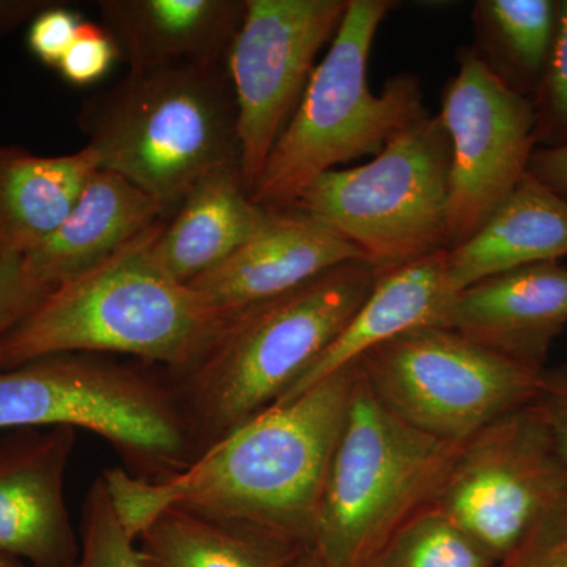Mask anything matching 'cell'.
I'll return each mask as SVG.
<instances>
[{
  "instance_id": "1",
  "label": "cell",
  "mask_w": 567,
  "mask_h": 567,
  "mask_svg": "<svg viewBox=\"0 0 567 567\" xmlns=\"http://www.w3.org/2000/svg\"><path fill=\"white\" fill-rule=\"evenodd\" d=\"M357 382V363L265 410L216 443L188 470L151 483L123 468L103 473L130 535L171 506L240 522L305 548Z\"/></svg>"
},
{
  "instance_id": "2",
  "label": "cell",
  "mask_w": 567,
  "mask_h": 567,
  "mask_svg": "<svg viewBox=\"0 0 567 567\" xmlns=\"http://www.w3.org/2000/svg\"><path fill=\"white\" fill-rule=\"evenodd\" d=\"M352 260L224 315L192 363L171 372L200 456L270 409L344 330L379 281Z\"/></svg>"
},
{
  "instance_id": "3",
  "label": "cell",
  "mask_w": 567,
  "mask_h": 567,
  "mask_svg": "<svg viewBox=\"0 0 567 567\" xmlns=\"http://www.w3.org/2000/svg\"><path fill=\"white\" fill-rule=\"evenodd\" d=\"M164 221L87 274L52 289L2 342L0 371L58 353L133 358L177 372L224 315L153 257Z\"/></svg>"
},
{
  "instance_id": "4",
  "label": "cell",
  "mask_w": 567,
  "mask_h": 567,
  "mask_svg": "<svg viewBox=\"0 0 567 567\" xmlns=\"http://www.w3.org/2000/svg\"><path fill=\"white\" fill-rule=\"evenodd\" d=\"M100 169L121 175L167 212L205 175L240 166L227 62L128 71L78 117Z\"/></svg>"
},
{
  "instance_id": "5",
  "label": "cell",
  "mask_w": 567,
  "mask_h": 567,
  "mask_svg": "<svg viewBox=\"0 0 567 567\" xmlns=\"http://www.w3.org/2000/svg\"><path fill=\"white\" fill-rule=\"evenodd\" d=\"M84 429L137 480L159 483L200 457L173 375L114 354L58 353L0 371V431Z\"/></svg>"
},
{
  "instance_id": "6",
  "label": "cell",
  "mask_w": 567,
  "mask_h": 567,
  "mask_svg": "<svg viewBox=\"0 0 567 567\" xmlns=\"http://www.w3.org/2000/svg\"><path fill=\"white\" fill-rule=\"evenodd\" d=\"M394 7L393 0H349L330 50L254 183V203L267 210L293 207L317 177L339 164L374 158L427 112L413 74L391 78L379 95L369 87L372 44Z\"/></svg>"
},
{
  "instance_id": "7",
  "label": "cell",
  "mask_w": 567,
  "mask_h": 567,
  "mask_svg": "<svg viewBox=\"0 0 567 567\" xmlns=\"http://www.w3.org/2000/svg\"><path fill=\"white\" fill-rule=\"evenodd\" d=\"M458 446L391 413L357 363L311 548L333 567H364L405 522L431 506Z\"/></svg>"
},
{
  "instance_id": "8",
  "label": "cell",
  "mask_w": 567,
  "mask_h": 567,
  "mask_svg": "<svg viewBox=\"0 0 567 567\" xmlns=\"http://www.w3.org/2000/svg\"><path fill=\"white\" fill-rule=\"evenodd\" d=\"M450 140L425 112L361 166L328 171L293 207L333 229L386 275L450 251Z\"/></svg>"
},
{
  "instance_id": "9",
  "label": "cell",
  "mask_w": 567,
  "mask_h": 567,
  "mask_svg": "<svg viewBox=\"0 0 567 567\" xmlns=\"http://www.w3.org/2000/svg\"><path fill=\"white\" fill-rule=\"evenodd\" d=\"M357 363L391 413L451 443L535 401L544 374L440 327L406 331Z\"/></svg>"
},
{
  "instance_id": "10",
  "label": "cell",
  "mask_w": 567,
  "mask_h": 567,
  "mask_svg": "<svg viewBox=\"0 0 567 567\" xmlns=\"http://www.w3.org/2000/svg\"><path fill=\"white\" fill-rule=\"evenodd\" d=\"M566 492L567 470L535 399L461 443L429 507L498 563Z\"/></svg>"
},
{
  "instance_id": "11",
  "label": "cell",
  "mask_w": 567,
  "mask_h": 567,
  "mask_svg": "<svg viewBox=\"0 0 567 567\" xmlns=\"http://www.w3.org/2000/svg\"><path fill=\"white\" fill-rule=\"evenodd\" d=\"M349 0H245L227 55L240 169L249 193L333 40Z\"/></svg>"
},
{
  "instance_id": "12",
  "label": "cell",
  "mask_w": 567,
  "mask_h": 567,
  "mask_svg": "<svg viewBox=\"0 0 567 567\" xmlns=\"http://www.w3.org/2000/svg\"><path fill=\"white\" fill-rule=\"evenodd\" d=\"M440 121L451 147L450 249L473 237L528 173L536 151L535 107L507 89L473 47L457 52Z\"/></svg>"
},
{
  "instance_id": "13",
  "label": "cell",
  "mask_w": 567,
  "mask_h": 567,
  "mask_svg": "<svg viewBox=\"0 0 567 567\" xmlns=\"http://www.w3.org/2000/svg\"><path fill=\"white\" fill-rule=\"evenodd\" d=\"M71 427L13 429L0 439V554L32 567H76L81 537L65 498Z\"/></svg>"
},
{
  "instance_id": "14",
  "label": "cell",
  "mask_w": 567,
  "mask_h": 567,
  "mask_svg": "<svg viewBox=\"0 0 567 567\" xmlns=\"http://www.w3.org/2000/svg\"><path fill=\"white\" fill-rule=\"evenodd\" d=\"M566 323L567 267L544 262L465 287L440 328L540 374Z\"/></svg>"
},
{
  "instance_id": "15",
  "label": "cell",
  "mask_w": 567,
  "mask_h": 567,
  "mask_svg": "<svg viewBox=\"0 0 567 567\" xmlns=\"http://www.w3.org/2000/svg\"><path fill=\"white\" fill-rule=\"evenodd\" d=\"M365 260L333 229L298 208L271 210L251 240L192 286L221 315L289 292L339 265Z\"/></svg>"
},
{
  "instance_id": "16",
  "label": "cell",
  "mask_w": 567,
  "mask_h": 567,
  "mask_svg": "<svg viewBox=\"0 0 567 567\" xmlns=\"http://www.w3.org/2000/svg\"><path fill=\"white\" fill-rule=\"evenodd\" d=\"M128 71L227 62L245 0H100Z\"/></svg>"
},
{
  "instance_id": "17",
  "label": "cell",
  "mask_w": 567,
  "mask_h": 567,
  "mask_svg": "<svg viewBox=\"0 0 567 567\" xmlns=\"http://www.w3.org/2000/svg\"><path fill=\"white\" fill-rule=\"evenodd\" d=\"M167 215L133 183L100 169L50 240L22 256L25 271L40 286L55 289L106 262Z\"/></svg>"
},
{
  "instance_id": "18",
  "label": "cell",
  "mask_w": 567,
  "mask_h": 567,
  "mask_svg": "<svg viewBox=\"0 0 567 567\" xmlns=\"http://www.w3.org/2000/svg\"><path fill=\"white\" fill-rule=\"evenodd\" d=\"M446 254L436 252L380 276L344 330L279 402L303 393L406 331L440 327L458 293L447 274Z\"/></svg>"
},
{
  "instance_id": "19",
  "label": "cell",
  "mask_w": 567,
  "mask_h": 567,
  "mask_svg": "<svg viewBox=\"0 0 567 567\" xmlns=\"http://www.w3.org/2000/svg\"><path fill=\"white\" fill-rule=\"evenodd\" d=\"M254 203L240 166L205 175L163 224L153 257L164 274L189 284L218 267L251 240L270 218Z\"/></svg>"
},
{
  "instance_id": "20",
  "label": "cell",
  "mask_w": 567,
  "mask_h": 567,
  "mask_svg": "<svg viewBox=\"0 0 567 567\" xmlns=\"http://www.w3.org/2000/svg\"><path fill=\"white\" fill-rule=\"evenodd\" d=\"M565 256L567 200L527 173L470 240L447 251L446 265L461 292L488 276Z\"/></svg>"
},
{
  "instance_id": "21",
  "label": "cell",
  "mask_w": 567,
  "mask_h": 567,
  "mask_svg": "<svg viewBox=\"0 0 567 567\" xmlns=\"http://www.w3.org/2000/svg\"><path fill=\"white\" fill-rule=\"evenodd\" d=\"M99 171L87 145L62 156L0 147V254L28 256L50 240Z\"/></svg>"
},
{
  "instance_id": "22",
  "label": "cell",
  "mask_w": 567,
  "mask_h": 567,
  "mask_svg": "<svg viewBox=\"0 0 567 567\" xmlns=\"http://www.w3.org/2000/svg\"><path fill=\"white\" fill-rule=\"evenodd\" d=\"M142 567H292L305 547L240 522L171 506L137 536Z\"/></svg>"
},
{
  "instance_id": "23",
  "label": "cell",
  "mask_w": 567,
  "mask_h": 567,
  "mask_svg": "<svg viewBox=\"0 0 567 567\" xmlns=\"http://www.w3.org/2000/svg\"><path fill=\"white\" fill-rule=\"evenodd\" d=\"M558 0H477L473 50L503 84L532 100L557 31Z\"/></svg>"
},
{
  "instance_id": "24",
  "label": "cell",
  "mask_w": 567,
  "mask_h": 567,
  "mask_svg": "<svg viewBox=\"0 0 567 567\" xmlns=\"http://www.w3.org/2000/svg\"><path fill=\"white\" fill-rule=\"evenodd\" d=\"M495 558L442 514L425 507L364 567H494Z\"/></svg>"
},
{
  "instance_id": "25",
  "label": "cell",
  "mask_w": 567,
  "mask_h": 567,
  "mask_svg": "<svg viewBox=\"0 0 567 567\" xmlns=\"http://www.w3.org/2000/svg\"><path fill=\"white\" fill-rule=\"evenodd\" d=\"M76 567H142L136 539L123 525L103 475L93 481L82 505Z\"/></svg>"
},
{
  "instance_id": "26",
  "label": "cell",
  "mask_w": 567,
  "mask_h": 567,
  "mask_svg": "<svg viewBox=\"0 0 567 567\" xmlns=\"http://www.w3.org/2000/svg\"><path fill=\"white\" fill-rule=\"evenodd\" d=\"M532 102L535 107L536 147L567 145V0H558L554 47Z\"/></svg>"
},
{
  "instance_id": "27",
  "label": "cell",
  "mask_w": 567,
  "mask_h": 567,
  "mask_svg": "<svg viewBox=\"0 0 567 567\" xmlns=\"http://www.w3.org/2000/svg\"><path fill=\"white\" fill-rule=\"evenodd\" d=\"M494 567H567V492Z\"/></svg>"
},
{
  "instance_id": "28",
  "label": "cell",
  "mask_w": 567,
  "mask_h": 567,
  "mask_svg": "<svg viewBox=\"0 0 567 567\" xmlns=\"http://www.w3.org/2000/svg\"><path fill=\"white\" fill-rule=\"evenodd\" d=\"M117 59L118 50L110 32L102 24L82 21L58 70L69 84L87 87L102 81Z\"/></svg>"
},
{
  "instance_id": "29",
  "label": "cell",
  "mask_w": 567,
  "mask_h": 567,
  "mask_svg": "<svg viewBox=\"0 0 567 567\" xmlns=\"http://www.w3.org/2000/svg\"><path fill=\"white\" fill-rule=\"evenodd\" d=\"M51 290L33 281L22 256L0 254V342L43 301Z\"/></svg>"
},
{
  "instance_id": "30",
  "label": "cell",
  "mask_w": 567,
  "mask_h": 567,
  "mask_svg": "<svg viewBox=\"0 0 567 567\" xmlns=\"http://www.w3.org/2000/svg\"><path fill=\"white\" fill-rule=\"evenodd\" d=\"M82 21L84 20L76 10L65 3L52 2L31 22L28 33L29 50L41 63L58 70Z\"/></svg>"
},
{
  "instance_id": "31",
  "label": "cell",
  "mask_w": 567,
  "mask_h": 567,
  "mask_svg": "<svg viewBox=\"0 0 567 567\" xmlns=\"http://www.w3.org/2000/svg\"><path fill=\"white\" fill-rule=\"evenodd\" d=\"M536 404L546 417L559 456L567 470V365L544 371Z\"/></svg>"
},
{
  "instance_id": "32",
  "label": "cell",
  "mask_w": 567,
  "mask_h": 567,
  "mask_svg": "<svg viewBox=\"0 0 567 567\" xmlns=\"http://www.w3.org/2000/svg\"><path fill=\"white\" fill-rule=\"evenodd\" d=\"M528 173L567 200V145L557 148H536Z\"/></svg>"
},
{
  "instance_id": "33",
  "label": "cell",
  "mask_w": 567,
  "mask_h": 567,
  "mask_svg": "<svg viewBox=\"0 0 567 567\" xmlns=\"http://www.w3.org/2000/svg\"><path fill=\"white\" fill-rule=\"evenodd\" d=\"M51 3L40 2V0H21V2H2L0 0V39L20 28L25 21H33V18Z\"/></svg>"
},
{
  "instance_id": "34",
  "label": "cell",
  "mask_w": 567,
  "mask_h": 567,
  "mask_svg": "<svg viewBox=\"0 0 567 567\" xmlns=\"http://www.w3.org/2000/svg\"><path fill=\"white\" fill-rule=\"evenodd\" d=\"M292 567H333L330 565V563L327 561L322 557V555L319 554V551L315 550V548H305L303 551H301L300 557H298L297 561H295V565Z\"/></svg>"
},
{
  "instance_id": "35",
  "label": "cell",
  "mask_w": 567,
  "mask_h": 567,
  "mask_svg": "<svg viewBox=\"0 0 567 567\" xmlns=\"http://www.w3.org/2000/svg\"><path fill=\"white\" fill-rule=\"evenodd\" d=\"M0 567H32L21 559L9 557V555L0 554Z\"/></svg>"
}]
</instances>
